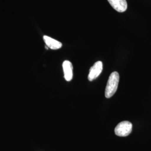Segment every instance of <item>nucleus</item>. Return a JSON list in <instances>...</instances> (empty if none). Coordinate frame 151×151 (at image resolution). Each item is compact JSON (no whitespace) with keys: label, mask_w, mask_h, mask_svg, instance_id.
<instances>
[{"label":"nucleus","mask_w":151,"mask_h":151,"mask_svg":"<svg viewBox=\"0 0 151 151\" xmlns=\"http://www.w3.org/2000/svg\"><path fill=\"white\" fill-rule=\"evenodd\" d=\"M132 130V124L128 121H123L116 125L115 128V134L119 137H127Z\"/></svg>","instance_id":"obj_2"},{"label":"nucleus","mask_w":151,"mask_h":151,"mask_svg":"<svg viewBox=\"0 0 151 151\" xmlns=\"http://www.w3.org/2000/svg\"><path fill=\"white\" fill-rule=\"evenodd\" d=\"M64 77L67 81H70L73 78V65L69 60H65L63 63Z\"/></svg>","instance_id":"obj_5"},{"label":"nucleus","mask_w":151,"mask_h":151,"mask_svg":"<svg viewBox=\"0 0 151 151\" xmlns=\"http://www.w3.org/2000/svg\"><path fill=\"white\" fill-rule=\"evenodd\" d=\"M113 9L119 12H123L127 9V2L126 0H108Z\"/></svg>","instance_id":"obj_4"},{"label":"nucleus","mask_w":151,"mask_h":151,"mask_svg":"<svg viewBox=\"0 0 151 151\" xmlns=\"http://www.w3.org/2000/svg\"><path fill=\"white\" fill-rule=\"evenodd\" d=\"M43 39L44 42L46 44L47 47H48L51 49L56 50L60 48L62 46V44L60 42L54 39L53 38H50L47 35H44L43 37Z\"/></svg>","instance_id":"obj_6"},{"label":"nucleus","mask_w":151,"mask_h":151,"mask_svg":"<svg viewBox=\"0 0 151 151\" xmlns=\"http://www.w3.org/2000/svg\"><path fill=\"white\" fill-rule=\"evenodd\" d=\"M103 63L101 61L96 62L90 69L88 79L90 81L95 80L100 75L103 70Z\"/></svg>","instance_id":"obj_3"},{"label":"nucleus","mask_w":151,"mask_h":151,"mask_svg":"<svg viewBox=\"0 0 151 151\" xmlns=\"http://www.w3.org/2000/svg\"><path fill=\"white\" fill-rule=\"evenodd\" d=\"M119 81V73L117 72H114L111 73L109 76L105 88V97L109 99L113 96L118 89Z\"/></svg>","instance_id":"obj_1"}]
</instances>
